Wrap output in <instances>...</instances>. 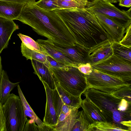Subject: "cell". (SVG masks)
<instances>
[{
  "mask_svg": "<svg viewBox=\"0 0 131 131\" xmlns=\"http://www.w3.org/2000/svg\"><path fill=\"white\" fill-rule=\"evenodd\" d=\"M30 27L38 35L53 43L72 46L76 42L68 28L53 10H45L35 0H28L17 19Z\"/></svg>",
  "mask_w": 131,
  "mask_h": 131,
  "instance_id": "6da1fadb",
  "label": "cell"
},
{
  "mask_svg": "<svg viewBox=\"0 0 131 131\" xmlns=\"http://www.w3.org/2000/svg\"><path fill=\"white\" fill-rule=\"evenodd\" d=\"M53 10L63 21L76 43L86 49L89 50L106 40H113L94 13L86 7Z\"/></svg>",
  "mask_w": 131,
  "mask_h": 131,
  "instance_id": "7a4b0ae2",
  "label": "cell"
},
{
  "mask_svg": "<svg viewBox=\"0 0 131 131\" xmlns=\"http://www.w3.org/2000/svg\"><path fill=\"white\" fill-rule=\"evenodd\" d=\"M83 94L97 108L106 122L131 130V102L92 88H88Z\"/></svg>",
  "mask_w": 131,
  "mask_h": 131,
  "instance_id": "3957f363",
  "label": "cell"
},
{
  "mask_svg": "<svg viewBox=\"0 0 131 131\" xmlns=\"http://www.w3.org/2000/svg\"><path fill=\"white\" fill-rule=\"evenodd\" d=\"M50 67L58 83L72 95L81 96L88 88L85 74L77 67L70 65L62 68Z\"/></svg>",
  "mask_w": 131,
  "mask_h": 131,
  "instance_id": "277c9868",
  "label": "cell"
},
{
  "mask_svg": "<svg viewBox=\"0 0 131 131\" xmlns=\"http://www.w3.org/2000/svg\"><path fill=\"white\" fill-rule=\"evenodd\" d=\"M2 107L6 131H23L28 119L19 96L10 94Z\"/></svg>",
  "mask_w": 131,
  "mask_h": 131,
  "instance_id": "5b68a950",
  "label": "cell"
},
{
  "mask_svg": "<svg viewBox=\"0 0 131 131\" xmlns=\"http://www.w3.org/2000/svg\"><path fill=\"white\" fill-rule=\"evenodd\" d=\"M93 12L103 14L123 26L126 30L131 25V8L121 10L105 0H92L86 7Z\"/></svg>",
  "mask_w": 131,
  "mask_h": 131,
  "instance_id": "8992f818",
  "label": "cell"
},
{
  "mask_svg": "<svg viewBox=\"0 0 131 131\" xmlns=\"http://www.w3.org/2000/svg\"><path fill=\"white\" fill-rule=\"evenodd\" d=\"M93 68L108 75L131 82V62L113 54L91 65Z\"/></svg>",
  "mask_w": 131,
  "mask_h": 131,
  "instance_id": "52a82bcc",
  "label": "cell"
},
{
  "mask_svg": "<svg viewBox=\"0 0 131 131\" xmlns=\"http://www.w3.org/2000/svg\"><path fill=\"white\" fill-rule=\"evenodd\" d=\"M85 75L88 88L110 93L131 85V82L108 75L93 68L89 74Z\"/></svg>",
  "mask_w": 131,
  "mask_h": 131,
  "instance_id": "ba28073f",
  "label": "cell"
},
{
  "mask_svg": "<svg viewBox=\"0 0 131 131\" xmlns=\"http://www.w3.org/2000/svg\"><path fill=\"white\" fill-rule=\"evenodd\" d=\"M47 40L52 47L63 54L77 67L80 64L89 63V50L77 43L75 45L69 46L53 43Z\"/></svg>",
  "mask_w": 131,
  "mask_h": 131,
  "instance_id": "9c48e42d",
  "label": "cell"
},
{
  "mask_svg": "<svg viewBox=\"0 0 131 131\" xmlns=\"http://www.w3.org/2000/svg\"><path fill=\"white\" fill-rule=\"evenodd\" d=\"M93 12L100 24L111 36L113 41L119 42L125 35V28L103 14Z\"/></svg>",
  "mask_w": 131,
  "mask_h": 131,
  "instance_id": "30bf717a",
  "label": "cell"
},
{
  "mask_svg": "<svg viewBox=\"0 0 131 131\" xmlns=\"http://www.w3.org/2000/svg\"><path fill=\"white\" fill-rule=\"evenodd\" d=\"M34 73L40 80L46 82L51 90L56 88V83L57 82L49 63H44L35 60H31Z\"/></svg>",
  "mask_w": 131,
  "mask_h": 131,
  "instance_id": "8fae6325",
  "label": "cell"
},
{
  "mask_svg": "<svg viewBox=\"0 0 131 131\" xmlns=\"http://www.w3.org/2000/svg\"><path fill=\"white\" fill-rule=\"evenodd\" d=\"M113 41L109 39L106 40L89 50V63L91 65L113 55L111 47Z\"/></svg>",
  "mask_w": 131,
  "mask_h": 131,
  "instance_id": "7c38bea8",
  "label": "cell"
},
{
  "mask_svg": "<svg viewBox=\"0 0 131 131\" xmlns=\"http://www.w3.org/2000/svg\"><path fill=\"white\" fill-rule=\"evenodd\" d=\"M40 80L44 87L46 97L45 114L43 122L45 125L53 128L57 123L58 118L53 101L51 89L46 82L41 79Z\"/></svg>",
  "mask_w": 131,
  "mask_h": 131,
  "instance_id": "4fadbf2b",
  "label": "cell"
},
{
  "mask_svg": "<svg viewBox=\"0 0 131 131\" xmlns=\"http://www.w3.org/2000/svg\"><path fill=\"white\" fill-rule=\"evenodd\" d=\"M19 29L13 20L0 17V54L7 47L13 33Z\"/></svg>",
  "mask_w": 131,
  "mask_h": 131,
  "instance_id": "5bb4252c",
  "label": "cell"
},
{
  "mask_svg": "<svg viewBox=\"0 0 131 131\" xmlns=\"http://www.w3.org/2000/svg\"><path fill=\"white\" fill-rule=\"evenodd\" d=\"M79 108H75L70 113L61 112L57 123L53 128L54 131H71L79 116Z\"/></svg>",
  "mask_w": 131,
  "mask_h": 131,
  "instance_id": "9a60e30c",
  "label": "cell"
},
{
  "mask_svg": "<svg viewBox=\"0 0 131 131\" xmlns=\"http://www.w3.org/2000/svg\"><path fill=\"white\" fill-rule=\"evenodd\" d=\"M24 4L0 1V17L17 20Z\"/></svg>",
  "mask_w": 131,
  "mask_h": 131,
  "instance_id": "2e32d148",
  "label": "cell"
},
{
  "mask_svg": "<svg viewBox=\"0 0 131 131\" xmlns=\"http://www.w3.org/2000/svg\"><path fill=\"white\" fill-rule=\"evenodd\" d=\"M41 47L43 51L56 60L67 65L77 67L76 65L63 54L52 47L47 39H39L36 40Z\"/></svg>",
  "mask_w": 131,
  "mask_h": 131,
  "instance_id": "e0dca14e",
  "label": "cell"
},
{
  "mask_svg": "<svg viewBox=\"0 0 131 131\" xmlns=\"http://www.w3.org/2000/svg\"><path fill=\"white\" fill-rule=\"evenodd\" d=\"M81 107L91 124L96 121L106 122L97 108L86 97L82 100Z\"/></svg>",
  "mask_w": 131,
  "mask_h": 131,
  "instance_id": "ac0fdd59",
  "label": "cell"
},
{
  "mask_svg": "<svg viewBox=\"0 0 131 131\" xmlns=\"http://www.w3.org/2000/svg\"><path fill=\"white\" fill-rule=\"evenodd\" d=\"M19 83L11 82L6 72L3 70L0 79V103L2 105L8 97L11 91Z\"/></svg>",
  "mask_w": 131,
  "mask_h": 131,
  "instance_id": "d6986e66",
  "label": "cell"
},
{
  "mask_svg": "<svg viewBox=\"0 0 131 131\" xmlns=\"http://www.w3.org/2000/svg\"><path fill=\"white\" fill-rule=\"evenodd\" d=\"M17 89L19 96L20 99L23 106L24 112L26 116L33 120L41 129V131H44L45 125L34 112L26 100L20 87L18 84Z\"/></svg>",
  "mask_w": 131,
  "mask_h": 131,
  "instance_id": "ffe728a7",
  "label": "cell"
},
{
  "mask_svg": "<svg viewBox=\"0 0 131 131\" xmlns=\"http://www.w3.org/2000/svg\"><path fill=\"white\" fill-rule=\"evenodd\" d=\"M57 89L62 100L69 106L79 108L81 107L82 100L81 96L74 95L62 88L57 82L56 83Z\"/></svg>",
  "mask_w": 131,
  "mask_h": 131,
  "instance_id": "44dd1931",
  "label": "cell"
},
{
  "mask_svg": "<svg viewBox=\"0 0 131 131\" xmlns=\"http://www.w3.org/2000/svg\"><path fill=\"white\" fill-rule=\"evenodd\" d=\"M51 91L53 101L57 117L61 112L66 114H69L75 108H77L65 104L62 100L56 88L51 89Z\"/></svg>",
  "mask_w": 131,
  "mask_h": 131,
  "instance_id": "7402d4cb",
  "label": "cell"
},
{
  "mask_svg": "<svg viewBox=\"0 0 131 131\" xmlns=\"http://www.w3.org/2000/svg\"><path fill=\"white\" fill-rule=\"evenodd\" d=\"M113 55L125 60L131 62V47L113 41L111 44Z\"/></svg>",
  "mask_w": 131,
  "mask_h": 131,
  "instance_id": "603a6c76",
  "label": "cell"
},
{
  "mask_svg": "<svg viewBox=\"0 0 131 131\" xmlns=\"http://www.w3.org/2000/svg\"><path fill=\"white\" fill-rule=\"evenodd\" d=\"M21 52L23 56L27 60H35L44 63H48L46 58V55L37 52L27 48L22 42L20 46Z\"/></svg>",
  "mask_w": 131,
  "mask_h": 131,
  "instance_id": "cb8c5ba5",
  "label": "cell"
},
{
  "mask_svg": "<svg viewBox=\"0 0 131 131\" xmlns=\"http://www.w3.org/2000/svg\"><path fill=\"white\" fill-rule=\"evenodd\" d=\"M93 131L91 124L83 110L79 111V116L71 131Z\"/></svg>",
  "mask_w": 131,
  "mask_h": 131,
  "instance_id": "d4e9b609",
  "label": "cell"
},
{
  "mask_svg": "<svg viewBox=\"0 0 131 131\" xmlns=\"http://www.w3.org/2000/svg\"><path fill=\"white\" fill-rule=\"evenodd\" d=\"M91 124L93 131H127L116 124L107 122L96 121Z\"/></svg>",
  "mask_w": 131,
  "mask_h": 131,
  "instance_id": "484cf974",
  "label": "cell"
},
{
  "mask_svg": "<svg viewBox=\"0 0 131 131\" xmlns=\"http://www.w3.org/2000/svg\"><path fill=\"white\" fill-rule=\"evenodd\" d=\"M22 42L28 48L37 52L45 53L38 43L30 37L21 33L17 34Z\"/></svg>",
  "mask_w": 131,
  "mask_h": 131,
  "instance_id": "4316f807",
  "label": "cell"
},
{
  "mask_svg": "<svg viewBox=\"0 0 131 131\" xmlns=\"http://www.w3.org/2000/svg\"><path fill=\"white\" fill-rule=\"evenodd\" d=\"M57 0H39L36 4L39 7L46 10L52 11L58 9Z\"/></svg>",
  "mask_w": 131,
  "mask_h": 131,
  "instance_id": "83f0119b",
  "label": "cell"
},
{
  "mask_svg": "<svg viewBox=\"0 0 131 131\" xmlns=\"http://www.w3.org/2000/svg\"><path fill=\"white\" fill-rule=\"evenodd\" d=\"M111 94L118 98L124 99L131 102V86L123 87Z\"/></svg>",
  "mask_w": 131,
  "mask_h": 131,
  "instance_id": "f1b7e54d",
  "label": "cell"
},
{
  "mask_svg": "<svg viewBox=\"0 0 131 131\" xmlns=\"http://www.w3.org/2000/svg\"><path fill=\"white\" fill-rule=\"evenodd\" d=\"M58 9H71L85 7L74 1L67 2L61 0H57Z\"/></svg>",
  "mask_w": 131,
  "mask_h": 131,
  "instance_id": "f546056e",
  "label": "cell"
},
{
  "mask_svg": "<svg viewBox=\"0 0 131 131\" xmlns=\"http://www.w3.org/2000/svg\"><path fill=\"white\" fill-rule=\"evenodd\" d=\"M125 33L124 37L119 43L123 46L131 47V25L126 30Z\"/></svg>",
  "mask_w": 131,
  "mask_h": 131,
  "instance_id": "4dcf8cb0",
  "label": "cell"
},
{
  "mask_svg": "<svg viewBox=\"0 0 131 131\" xmlns=\"http://www.w3.org/2000/svg\"><path fill=\"white\" fill-rule=\"evenodd\" d=\"M41 131L39 126L36 124L34 121L32 119H27L23 131Z\"/></svg>",
  "mask_w": 131,
  "mask_h": 131,
  "instance_id": "1f68e13d",
  "label": "cell"
},
{
  "mask_svg": "<svg viewBox=\"0 0 131 131\" xmlns=\"http://www.w3.org/2000/svg\"><path fill=\"white\" fill-rule=\"evenodd\" d=\"M46 58L50 65L52 67L56 68H62L68 65L58 62L48 55H46Z\"/></svg>",
  "mask_w": 131,
  "mask_h": 131,
  "instance_id": "d6a6232c",
  "label": "cell"
},
{
  "mask_svg": "<svg viewBox=\"0 0 131 131\" xmlns=\"http://www.w3.org/2000/svg\"><path fill=\"white\" fill-rule=\"evenodd\" d=\"M79 70L85 75H89L92 72L93 68L89 63L79 64L77 67Z\"/></svg>",
  "mask_w": 131,
  "mask_h": 131,
  "instance_id": "836d02e7",
  "label": "cell"
},
{
  "mask_svg": "<svg viewBox=\"0 0 131 131\" xmlns=\"http://www.w3.org/2000/svg\"><path fill=\"white\" fill-rule=\"evenodd\" d=\"M0 131H6L5 121L2 105L0 103Z\"/></svg>",
  "mask_w": 131,
  "mask_h": 131,
  "instance_id": "e575fe53",
  "label": "cell"
},
{
  "mask_svg": "<svg viewBox=\"0 0 131 131\" xmlns=\"http://www.w3.org/2000/svg\"><path fill=\"white\" fill-rule=\"evenodd\" d=\"M119 6L126 7L131 6V0H119Z\"/></svg>",
  "mask_w": 131,
  "mask_h": 131,
  "instance_id": "d590c367",
  "label": "cell"
},
{
  "mask_svg": "<svg viewBox=\"0 0 131 131\" xmlns=\"http://www.w3.org/2000/svg\"><path fill=\"white\" fill-rule=\"evenodd\" d=\"M76 2L82 6L86 7L87 5L89 2L88 0H74Z\"/></svg>",
  "mask_w": 131,
  "mask_h": 131,
  "instance_id": "8d00e7d4",
  "label": "cell"
},
{
  "mask_svg": "<svg viewBox=\"0 0 131 131\" xmlns=\"http://www.w3.org/2000/svg\"><path fill=\"white\" fill-rule=\"evenodd\" d=\"M28 0H0L1 1L16 2L24 4Z\"/></svg>",
  "mask_w": 131,
  "mask_h": 131,
  "instance_id": "74e56055",
  "label": "cell"
},
{
  "mask_svg": "<svg viewBox=\"0 0 131 131\" xmlns=\"http://www.w3.org/2000/svg\"><path fill=\"white\" fill-rule=\"evenodd\" d=\"M3 69H2V64L1 62V59L0 55V79L1 78V77L2 74V72Z\"/></svg>",
  "mask_w": 131,
  "mask_h": 131,
  "instance_id": "f35d334b",
  "label": "cell"
},
{
  "mask_svg": "<svg viewBox=\"0 0 131 131\" xmlns=\"http://www.w3.org/2000/svg\"><path fill=\"white\" fill-rule=\"evenodd\" d=\"M111 3H117L118 2L119 0H105Z\"/></svg>",
  "mask_w": 131,
  "mask_h": 131,
  "instance_id": "ab89813d",
  "label": "cell"
},
{
  "mask_svg": "<svg viewBox=\"0 0 131 131\" xmlns=\"http://www.w3.org/2000/svg\"><path fill=\"white\" fill-rule=\"evenodd\" d=\"M90 1V0H88V1Z\"/></svg>",
  "mask_w": 131,
  "mask_h": 131,
  "instance_id": "60d3db41",
  "label": "cell"
}]
</instances>
